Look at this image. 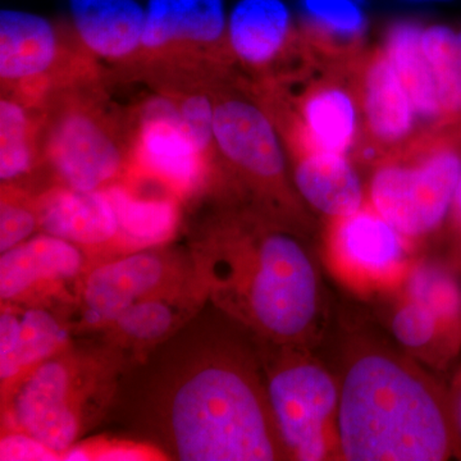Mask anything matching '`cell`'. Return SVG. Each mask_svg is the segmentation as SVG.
<instances>
[{
	"label": "cell",
	"mask_w": 461,
	"mask_h": 461,
	"mask_svg": "<svg viewBox=\"0 0 461 461\" xmlns=\"http://www.w3.org/2000/svg\"><path fill=\"white\" fill-rule=\"evenodd\" d=\"M169 460H287L257 336L208 303L129 369L104 423Z\"/></svg>",
	"instance_id": "6da1fadb"
},
{
	"label": "cell",
	"mask_w": 461,
	"mask_h": 461,
	"mask_svg": "<svg viewBox=\"0 0 461 461\" xmlns=\"http://www.w3.org/2000/svg\"><path fill=\"white\" fill-rule=\"evenodd\" d=\"M286 221L251 202L215 206L186 230L209 303L257 338L299 345L320 313V281Z\"/></svg>",
	"instance_id": "7a4b0ae2"
},
{
	"label": "cell",
	"mask_w": 461,
	"mask_h": 461,
	"mask_svg": "<svg viewBox=\"0 0 461 461\" xmlns=\"http://www.w3.org/2000/svg\"><path fill=\"white\" fill-rule=\"evenodd\" d=\"M339 456L348 461H441L453 421L436 388L393 355H360L339 384Z\"/></svg>",
	"instance_id": "3957f363"
},
{
	"label": "cell",
	"mask_w": 461,
	"mask_h": 461,
	"mask_svg": "<svg viewBox=\"0 0 461 461\" xmlns=\"http://www.w3.org/2000/svg\"><path fill=\"white\" fill-rule=\"evenodd\" d=\"M123 369L89 339L41 364L0 402L2 430H18L62 454L104 423Z\"/></svg>",
	"instance_id": "277c9868"
},
{
	"label": "cell",
	"mask_w": 461,
	"mask_h": 461,
	"mask_svg": "<svg viewBox=\"0 0 461 461\" xmlns=\"http://www.w3.org/2000/svg\"><path fill=\"white\" fill-rule=\"evenodd\" d=\"M460 177L461 126L423 131L375 162L369 204L405 238H426L450 215Z\"/></svg>",
	"instance_id": "5b68a950"
},
{
	"label": "cell",
	"mask_w": 461,
	"mask_h": 461,
	"mask_svg": "<svg viewBox=\"0 0 461 461\" xmlns=\"http://www.w3.org/2000/svg\"><path fill=\"white\" fill-rule=\"evenodd\" d=\"M273 418L288 459L321 461L339 450V386L297 345L257 338Z\"/></svg>",
	"instance_id": "8992f818"
},
{
	"label": "cell",
	"mask_w": 461,
	"mask_h": 461,
	"mask_svg": "<svg viewBox=\"0 0 461 461\" xmlns=\"http://www.w3.org/2000/svg\"><path fill=\"white\" fill-rule=\"evenodd\" d=\"M76 84L63 87L50 111L44 109L42 163L53 184L104 190L126 176L129 149L121 145L118 126L98 96L75 90Z\"/></svg>",
	"instance_id": "52a82bcc"
},
{
	"label": "cell",
	"mask_w": 461,
	"mask_h": 461,
	"mask_svg": "<svg viewBox=\"0 0 461 461\" xmlns=\"http://www.w3.org/2000/svg\"><path fill=\"white\" fill-rule=\"evenodd\" d=\"M213 132L218 156L236 177V186L251 202L285 221L296 213V200L287 178L280 131L271 115L249 95L213 91Z\"/></svg>",
	"instance_id": "ba28073f"
},
{
	"label": "cell",
	"mask_w": 461,
	"mask_h": 461,
	"mask_svg": "<svg viewBox=\"0 0 461 461\" xmlns=\"http://www.w3.org/2000/svg\"><path fill=\"white\" fill-rule=\"evenodd\" d=\"M186 245L175 242L131 251L93 264L68 315L75 338L102 330L131 306L177 293L198 282Z\"/></svg>",
	"instance_id": "9c48e42d"
},
{
	"label": "cell",
	"mask_w": 461,
	"mask_h": 461,
	"mask_svg": "<svg viewBox=\"0 0 461 461\" xmlns=\"http://www.w3.org/2000/svg\"><path fill=\"white\" fill-rule=\"evenodd\" d=\"M127 149L126 175L157 182L182 203L204 195L223 177L217 156L191 135L167 93L142 105Z\"/></svg>",
	"instance_id": "30bf717a"
},
{
	"label": "cell",
	"mask_w": 461,
	"mask_h": 461,
	"mask_svg": "<svg viewBox=\"0 0 461 461\" xmlns=\"http://www.w3.org/2000/svg\"><path fill=\"white\" fill-rule=\"evenodd\" d=\"M48 18L20 11L0 12V78L3 94L45 109L53 91L87 78V56L76 60Z\"/></svg>",
	"instance_id": "8fae6325"
},
{
	"label": "cell",
	"mask_w": 461,
	"mask_h": 461,
	"mask_svg": "<svg viewBox=\"0 0 461 461\" xmlns=\"http://www.w3.org/2000/svg\"><path fill=\"white\" fill-rule=\"evenodd\" d=\"M138 58L185 72L221 71L230 62L224 0H148Z\"/></svg>",
	"instance_id": "7c38bea8"
},
{
	"label": "cell",
	"mask_w": 461,
	"mask_h": 461,
	"mask_svg": "<svg viewBox=\"0 0 461 461\" xmlns=\"http://www.w3.org/2000/svg\"><path fill=\"white\" fill-rule=\"evenodd\" d=\"M91 266L90 258L80 248L38 232L0 253V303L50 309L68 321Z\"/></svg>",
	"instance_id": "4fadbf2b"
},
{
	"label": "cell",
	"mask_w": 461,
	"mask_h": 461,
	"mask_svg": "<svg viewBox=\"0 0 461 461\" xmlns=\"http://www.w3.org/2000/svg\"><path fill=\"white\" fill-rule=\"evenodd\" d=\"M351 74L362 120L363 158L377 162L423 132L411 96L384 48L363 51Z\"/></svg>",
	"instance_id": "5bb4252c"
},
{
	"label": "cell",
	"mask_w": 461,
	"mask_h": 461,
	"mask_svg": "<svg viewBox=\"0 0 461 461\" xmlns=\"http://www.w3.org/2000/svg\"><path fill=\"white\" fill-rule=\"evenodd\" d=\"M227 47L230 58L260 76L258 83L286 74L306 54L285 0H238L227 18Z\"/></svg>",
	"instance_id": "9a60e30c"
},
{
	"label": "cell",
	"mask_w": 461,
	"mask_h": 461,
	"mask_svg": "<svg viewBox=\"0 0 461 461\" xmlns=\"http://www.w3.org/2000/svg\"><path fill=\"white\" fill-rule=\"evenodd\" d=\"M208 303V294L199 280L177 293L139 303L108 326L81 338L107 351L124 375L186 326Z\"/></svg>",
	"instance_id": "2e32d148"
},
{
	"label": "cell",
	"mask_w": 461,
	"mask_h": 461,
	"mask_svg": "<svg viewBox=\"0 0 461 461\" xmlns=\"http://www.w3.org/2000/svg\"><path fill=\"white\" fill-rule=\"evenodd\" d=\"M408 241L369 203L357 213L332 220L330 258L346 278L378 286L402 277L408 262Z\"/></svg>",
	"instance_id": "e0dca14e"
},
{
	"label": "cell",
	"mask_w": 461,
	"mask_h": 461,
	"mask_svg": "<svg viewBox=\"0 0 461 461\" xmlns=\"http://www.w3.org/2000/svg\"><path fill=\"white\" fill-rule=\"evenodd\" d=\"M36 196L41 232L80 248L93 264L124 254L120 221L107 190L80 191L51 184Z\"/></svg>",
	"instance_id": "ac0fdd59"
},
{
	"label": "cell",
	"mask_w": 461,
	"mask_h": 461,
	"mask_svg": "<svg viewBox=\"0 0 461 461\" xmlns=\"http://www.w3.org/2000/svg\"><path fill=\"white\" fill-rule=\"evenodd\" d=\"M74 339L65 315L50 309L0 303V402Z\"/></svg>",
	"instance_id": "d6986e66"
},
{
	"label": "cell",
	"mask_w": 461,
	"mask_h": 461,
	"mask_svg": "<svg viewBox=\"0 0 461 461\" xmlns=\"http://www.w3.org/2000/svg\"><path fill=\"white\" fill-rule=\"evenodd\" d=\"M78 44L89 56L111 62L138 58L145 7L138 0H68Z\"/></svg>",
	"instance_id": "ffe728a7"
},
{
	"label": "cell",
	"mask_w": 461,
	"mask_h": 461,
	"mask_svg": "<svg viewBox=\"0 0 461 461\" xmlns=\"http://www.w3.org/2000/svg\"><path fill=\"white\" fill-rule=\"evenodd\" d=\"M303 39L312 54L330 66H350L363 53L364 0H300Z\"/></svg>",
	"instance_id": "44dd1931"
},
{
	"label": "cell",
	"mask_w": 461,
	"mask_h": 461,
	"mask_svg": "<svg viewBox=\"0 0 461 461\" xmlns=\"http://www.w3.org/2000/svg\"><path fill=\"white\" fill-rule=\"evenodd\" d=\"M291 158L296 191L312 208L339 220L366 204L362 180L345 154L300 153Z\"/></svg>",
	"instance_id": "7402d4cb"
},
{
	"label": "cell",
	"mask_w": 461,
	"mask_h": 461,
	"mask_svg": "<svg viewBox=\"0 0 461 461\" xmlns=\"http://www.w3.org/2000/svg\"><path fill=\"white\" fill-rule=\"evenodd\" d=\"M420 23L399 21L388 27L384 50L408 91L423 131L444 129L432 71L421 48Z\"/></svg>",
	"instance_id": "603a6c76"
},
{
	"label": "cell",
	"mask_w": 461,
	"mask_h": 461,
	"mask_svg": "<svg viewBox=\"0 0 461 461\" xmlns=\"http://www.w3.org/2000/svg\"><path fill=\"white\" fill-rule=\"evenodd\" d=\"M16 96L3 94L0 102V178L21 185L42 162L41 136L44 112Z\"/></svg>",
	"instance_id": "cb8c5ba5"
},
{
	"label": "cell",
	"mask_w": 461,
	"mask_h": 461,
	"mask_svg": "<svg viewBox=\"0 0 461 461\" xmlns=\"http://www.w3.org/2000/svg\"><path fill=\"white\" fill-rule=\"evenodd\" d=\"M421 48L435 80L444 127L461 126V30L423 27Z\"/></svg>",
	"instance_id": "d4e9b609"
},
{
	"label": "cell",
	"mask_w": 461,
	"mask_h": 461,
	"mask_svg": "<svg viewBox=\"0 0 461 461\" xmlns=\"http://www.w3.org/2000/svg\"><path fill=\"white\" fill-rule=\"evenodd\" d=\"M406 297L429 308L457 338L461 326V291L450 273L435 264H420L408 273Z\"/></svg>",
	"instance_id": "484cf974"
},
{
	"label": "cell",
	"mask_w": 461,
	"mask_h": 461,
	"mask_svg": "<svg viewBox=\"0 0 461 461\" xmlns=\"http://www.w3.org/2000/svg\"><path fill=\"white\" fill-rule=\"evenodd\" d=\"M41 232L38 196L23 185L2 184L0 193V253Z\"/></svg>",
	"instance_id": "4316f807"
},
{
	"label": "cell",
	"mask_w": 461,
	"mask_h": 461,
	"mask_svg": "<svg viewBox=\"0 0 461 461\" xmlns=\"http://www.w3.org/2000/svg\"><path fill=\"white\" fill-rule=\"evenodd\" d=\"M63 461H166L157 446L130 436L85 437L60 456Z\"/></svg>",
	"instance_id": "83f0119b"
},
{
	"label": "cell",
	"mask_w": 461,
	"mask_h": 461,
	"mask_svg": "<svg viewBox=\"0 0 461 461\" xmlns=\"http://www.w3.org/2000/svg\"><path fill=\"white\" fill-rule=\"evenodd\" d=\"M391 327L397 341L412 351L426 350L441 338L457 339L429 308L409 297L397 309Z\"/></svg>",
	"instance_id": "f1b7e54d"
},
{
	"label": "cell",
	"mask_w": 461,
	"mask_h": 461,
	"mask_svg": "<svg viewBox=\"0 0 461 461\" xmlns=\"http://www.w3.org/2000/svg\"><path fill=\"white\" fill-rule=\"evenodd\" d=\"M0 460L59 461L60 455L26 433L18 432V430H2Z\"/></svg>",
	"instance_id": "f546056e"
},
{
	"label": "cell",
	"mask_w": 461,
	"mask_h": 461,
	"mask_svg": "<svg viewBox=\"0 0 461 461\" xmlns=\"http://www.w3.org/2000/svg\"><path fill=\"white\" fill-rule=\"evenodd\" d=\"M450 221L455 233L461 240V177L459 184H457L456 191H455L453 205H451L450 211Z\"/></svg>",
	"instance_id": "4dcf8cb0"
},
{
	"label": "cell",
	"mask_w": 461,
	"mask_h": 461,
	"mask_svg": "<svg viewBox=\"0 0 461 461\" xmlns=\"http://www.w3.org/2000/svg\"><path fill=\"white\" fill-rule=\"evenodd\" d=\"M454 418L455 423H456L457 430H459L461 436V381L459 382V384H457L456 393H455Z\"/></svg>",
	"instance_id": "1f68e13d"
},
{
	"label": "cell",
	"mask_w": 461,
	"mask_h": 461,
	"mask_svg": "<svg viewBox=\"0 0 461 461\" xmlns=\"http://www.w3.org/2000/svg\"><path fill=\"white\" fill-rule=\"evenodd\" d=\"M406 5H444V3L455 2V0H400Z\"/></svg>",
	"instance_id": "d6a6232c"
}]
</instances>
